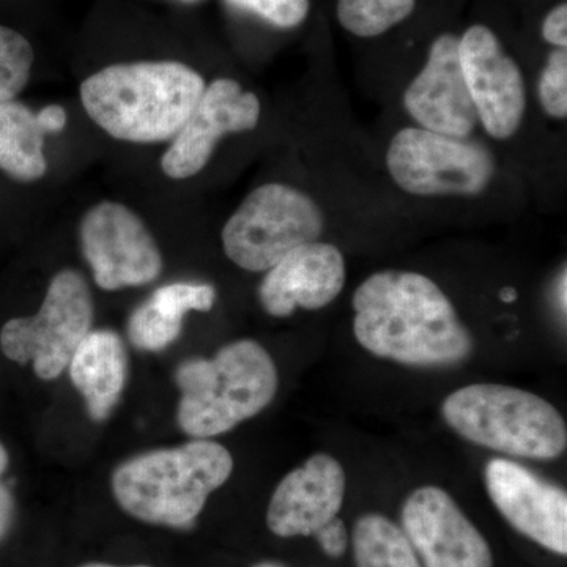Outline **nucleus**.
I'll return each instance as SVG.
<instances>
[{"label": "nucleus", "mask_w": 567, "mask_h": 567, "mask_svg": "<svg viewBox=\"0 0 567 567\" xmlns=\"http://www.w3.org/2000/svg\"><path fill=\"white\" fill-rule=\"evenodd\" d=\"M37 118L47 134L61 133L69 123V114L61 104H48L43 110L37 112Z\"/></svg>", "instance_id": "cd10ccee"}, {"label": "nucleus", "mask_w": 567, "mask_h": 567, "mask_svg": "<svg viewBox=\"0 0 567 567\" xmlns=\"http://www.w3.org/2000/svg\"><path fill=\"white\" fill-rule=\"evenodd\" d=\"M539 100L547 115L567 117V51L558 48L548 55L546 69L540 74Z\"/></svg>", "instance_id": "b1692460"}, {"label": "nucleus", "mask_w": 567, "mask_h": 567, "mask_svg": "<svg viewBox=\"0 0 567 567\" xmlns=\"http://www.w3.org/2000/svg\"><path fill=\"white\" fill-rule=\"evenodd\" d=\"M9 466H10L9 451H7L6 445H3L2 442H0V481L3 480V475H6L7 470H9Z\"/></svg>", "instance_id": "7c9ffc66"}, {"label": "nucleus", "mask_w": 567, "mask_h": 567, "mask_svg": "<svg viewBox=\"0 0 567 567\" xmlns=\"http://www.w3.org/2000/svg\"><path fill=\"white\" fill-rule=\"evenodd\" d=\"M323 227L322 208L312 197L293 186L267 183L249 193L227 219L223 248L235 265L260 274L293 249L319 240Z\"/></svg>", "instance_id": "423d86ee"}, {"label": "nucleus", "mask_w": 567, "mask_h": 567, "mask_svg": "<svg viewBox=\"0 0 567 567\" xmlns=\"http://www.w3.org/2000/svg\"><path fill=\"white\" fill-rule=\"evenodd\" d=\"M352 546L357 567H421L404 529L382 514L354 522Z\"/></svg>", "instance_id": "6ab92c4d"}, {"label": "nucleus", "mask_w": 567, "mask_h": 567, "mask_svg": "<svg viewBox=\"0 0 567 567\" xmlns=\"http://www.w3.org/2000/svg\"><path fill=\"white\" fill-rule=\"evenodd\" d=\"M80 567H152V566H144V565H136V566H112V565H106V563H87V565H82Z\"/></svg>", "instance_id": "473e14b6"}, {"label": "nucleus", "mask_w": 567, "mask_h": 567, "mask_svg": "<svg viewBox=\"0 0 567 567\" xmlns=\"http://www.w3.org/2000/svg\"><path fill=\"white\" fill-rule=\"evenodd\" d=\"M566 281H567V278H566V268H565V270H563V275L559 276L558 290H557L558 303H559V306H561L563 312H565V315H566V308H567V303H566Z\"/></svg>", "instance_id": "c756f323"}, {"label": "nucleus", "mask_w": 567, "mask_h": 567, "mask_svg": "<svg viewBox=\"0 0 567 567\" xmlns=\"http://www.w3.org/2000/svg\"><path fill=\"white\" fill-rule=\"evenodd\" d=\"M353 333L375 357L416 368H450L473 352V338L450 298L427 276L386 270L353 293Z\"/></svg>", "instance_id": "f257e3e1"}, {"label": "nucleus", "mask_w": 567, "mask_h": 567, "mask_svg": "<svg viewBox=\"0 0 567 567\" xmlns=\"http://www.w3.org/2000/svg\"><path fill=\"white\" fill-rule=\"evenodd\" d=\"M233 472L227 447L210 439H193L126 458L112 472L111 488L128 516L159 527L188 528Z\"/></svg>", "instance_id": "7ed1b4c3"}, {"label": "nucleus", "mask_w": 567, "mask_h": 567, "mask_svg": "<svg viewBox=\"0 0 567 567\" xmlns=\"http://www.w3.org/2000/svg\"><path fill=\"white\" fill-rule=\"evenodd\" d=\"M148 301L156 311L183 322L188 312L212 311L216 301V290L210 284L174 282L156 289Z\"/></svg>", "instance_id": "5701e85b"}, {"label": "nucleus", "mask_w": 567, "mask_h": 567, "mask_svg": "<svg viewBox=\"0 0 567 567\" xmlns=\"http://www.w3.org/2000/svg\"><path fill=\"white\" fill-rule=\"evenodd\" d=\"M346 284V260L334 245L323 241L300 246L267 271L259 301L268 316H292L295 309L317 311L333 303Z\"/></svg>", "instance_id": "dca6fc26"}, {"label": "nucleus", "mask_w": 567, "mask_h": 567, "mask_svg": "<svg viewBox=\"0 0 567 567\" xmlns=\"http://www.w3.org/2000/svg\"><path fill=\"white\" fill-rule=\"evenodd\" d=\"M405 110L421 128L468 140L477 114L458 59V39L445 33L432 43L427 62L404 95Z\"/></svg>", "instance_id": "4468645a"}, {"label": "nucleus", "mask_w": 567, "mask_h": 567, "mask_svg": "<svg viewBox=\"0 0 567 567\" xmlns=\"http://www.w3.org/2000/svg\"><path fill=\"white\" fill-rule=\"evenodd\" d=\"M315 536L323 554L330 558H341L349 547V533L344 522L338 517L331 518L322 528L317 529Z\"/></svg>", "instance_id": "a878e982"}, {"label": "nucleus", "mask_w": 567, "mask_h": 567, "mask_svg": "<svg viewBox=\"0 0 567 567\" xmlns=\"http://www.w3.org/2000/svg\"><path fill=\"white\" fill-rule=\"evenodd\" d=\"M224 2L234 9L257 14L281 29L297 28L309 13V0H224Z\"/></svg>", "instance_id": "393cba45"}, {"label": "nucleus", "mask_w": 567, "mask_h": 567, "mask_svg": "<svg viewBox=\"0 0 567 567\" xmlns=\"http://www.w3.org/2000/svg\"><path fill=\"white\" fill-rule=\"evenodd\" d=\"M14 514H17L14 496L2 480L0 481V543L9 536L13 527Z\"/></svg>", "instance_id": "c85d7f7f"}, {"label": "nucleus", "mask_w": 567, "mask_h": 567, "mask_svg": "<svg viewBox=\"0 0 567 567\" xmlns=\"http://www.w3.org/2000/svg\"><path fill=\"white\" fill-rule=\"evenodd\" d=\"M347 477L333 456L317 453L284 476L271 495L267 525L278 537L315 536L344 505Z\"/></svg>", "instance_id": "2eb2a0df"}, {"label": "nucleus", "mask_w": 567, "mask_h": 567, "mask_svg": "<svg viewBox=\"0 0 567 567\" xmlns=\"http://www.w3.org/2000/svg\"><path fill=\"white\" fill-rule=\"evenodd\" d=\"M386 167L413 196H476L495 175L494 156L483 145L413 126L391 141Z\"/></svg>", "instance_id": "6e6552de"}, {"label": "nucleus", "mask_w": 567, "mask_h": 567, "mask_svg": "<svg viewBox=\"0 0 567 567\" xmlns=\"http://www.w3.org/2000/svg\"><path fill=\"white\" fill-rule=\"evenodd\" d=\"M499 298H502V301H505V303H514V301L517 300L516 289H513V287H506V289H503L502 292H499Z\"/></svg>", "instance_id": "2f4dec72"}, {"label": "nucleus", "mask_w": 567, "mask_h": 567, "mask_svg": "<svg viewBox=\"0 0 567 567\" xmlns=\"http://www.w3.org/2000/svg\"><path fill=\"white\" fill-rule=\"evenodd\" d=\"M260 110L256 93L244 91L240 82L230 78H218L205 85L188 121L162 156L164 175L186 181L199 174L226 134L256 128Z\"/></svg>", "instance_id": "9b49d317"}, {"label": "nucleus", "mask_w": 567, "mask_h": 567, "mask_svg": "<svg viewBox=\"0 0 567 567\" xmlns=\"http://www.w3.org/2000/svg\"><path fill=\"white\" fill-rule=\"evenodd\" d=\"M181 390L177 424L192 439H213L262 413L278 393L271 354L252 339H240L213 358H189L175 369Z\"/></svg>", "instance_id": "20e7f679"}, {"label": "nucleus", "mask_w": 567, "mask_h": 567, "mask_svg": "<svg viewBox=\"0 0 567 567\" xmlns=\"http://www.w3.org/2000/svg\"><path fill=\"white\" fill-rule=\"evenodd\" d=\"M484 477L488 496L511 527L547 550L567 554V495L563 488L507 458H492Z\"/></svg>", "instance_id": "ddd939ff"}, {"label": "nucleus", "mask_w": 567, "mask_h": 567, "mask_svg": "<svg viewBox=\"0 0 567 567\" xmlns=\"http://www.w3.org/2000/svg\"><path fill=\"white\" fill-rule=\"evenodd\" d=\"M44 137L35 111L17 100L0 104V171L7 177L33 183L47 175Z\"/></svg>", "instance_id": "a211bd4d"}, {"label": "nucleus", "mask_w": 567, "mask_h": 567, "mask_svg": "<svg viewBox=\"0 0 567 567\" xmlns=\"http://www.w3.org/2000/svg\"><path fill=\"white\" fill-rule=\"evenodd\" d=\"M35 52L31 41L0 25V104L13 102L31 81Z\"/></svg>", "instance_id": "412c9836"}, {"label": "nucleus", "mask_w": 567, "mask_h": 567, "mask_svg": "<svg viewBox=\"0 0 567 567\" xmlns=\"http://www.w3.org/2000/svg\"><path fill=\"white\" fill-rule=\"evenodd\" d=\"M544 40L557 48L567 47V6L555 7L547 14L543 25Z\"/></svg>", "instance_id": "bb28decb"}, {"label": "nucleus", "mask_w": 567, "mask_h": 567, "mask_svg": "<svg viewBox=\"0 0 567 567\" xmlns=\"http://www.w3.org/2000/svg\"><path fill=\"white\" fill-rule=\"evenodd\" d=\"M185 2H194V0H185Z\"/></svg>", "instance_id": "f704fd0d"}, {"label": "nucleus", "mask_w": 567, "mask_h": 567, "mask_svg": "<svg viewBox=\"0 0 567 567\" xmlns=\"http://www.w3.org/2000/svg\"><path fill=\"white\" fill-rule=\"evenodd\" d=\"M447 425L477 446L507 456L551 461L565 453V417L546 399L495 383H476L447 395Z\"/></svg>", "instance_id": "39448f33"}, {"label": "nucleus", "mask_w": 567, "mask_h": 567, "mask_svg": "<svg viewBox=\"0 0 567 567\" xmlns=\"http://www.w3.org/2000/svg\"><path fill=\"white\" fill-rule=\"evenodd\" d=\"M458 59L477 122L494 140L505 141L520 128L527 110L522 71L486 25H473L458 40Z\"/></svg>", "instance_id": "9d476101"}, {"label": "nucleus", "mask_w": 567, "mask_h": 567, "mask_svg": "<svg viewBox=\"0 0 567 567\" xmlns=\"http://www.w3.org/2000/svg\"><path fill=\"white\" fill-rule=\"evenodd\" d=\"M416 0H339L338 20L353 35L379 37L415 10Z\"/></svg>", "instance_id": "aec40b11"}, {"label": "nucleus", "mask_w": 567, "mask_h": 567, "mask_svg": "<svg viewBox=\"0 0 567 567\" xmlns=\"http://www.w3.org/2000/svg\"><path fill=\"white\" fill-rule=\"evenodd\" d=\"M93 295L87 279L73 268L52 276L39 312L14 317L0 328V350L11 363L32 364L44 382L59 379L91 333Z\"/></svg>", "instance_id": "0eeeda50"}, {"label": "nucleus", "mask_w": 567, "mask_h": 567, "mask_svg": "<svg viewBox=\"0 0 567 567\" xmlns=\"http://www.w3.org/2000/svg\"><path fill=\"white\" fill-rule=\"evenodd\" d=\"M183 322L156 311L151 301L134 309L126 324L130 342L137 350L158 353L173 346L182 334Z\"/></svg>", "instance_id": "4be33fe9"}, {"label": "nucleus", "mask_w": 567, "mask_h": 567, "mask_svg": "<svg viewBox=\"0 0 567 567\" xmlns=\"http://www.w3.org/2000/svg\"><path fill=\"white\" fill-rule=\"evenodd\" d=\"M401 522L424 567H494L486 537L443 488L412 492L402 506Z\"/></svg>", "instance_id": "f8f14e48"}, {"label": "nucleus", "mask_w": 567, "mask_h": 567, "mask_svg": "<svg viewBox=\"0 0 567 567\" xmlns=\"http://www.w3.org/2000/svg\"><path fill=\"white\" fill-rule=\"evenodd\" d=\"M69 371L89 416L103 423L121 402L128 382L125 342L115 331L92 330L71 357Z\"/></svg>", "instance_id": "f3484780"}, {"label": "nucleus", "mask_w": 567, "mask_h": 567, "mask_svg": "<svg viewBox=\"0 0 567 567\" xmlns=\"http://www.w3.org/2000/svg\"><path fill=\"white\" fill-rule=\"evenodd\" d=\"M252 567H287L281 565V563L278 561H260L257 563V565H254Z\"/></svg>", "instance_id": "72a5a7b5"}, {"label": "nucleus", "mask_w": 567, "mask_h": 567, "mask_svg": "<svg viewBox=\"0 0 567 567\" xmlns=\"http://www.w3.org/2000/svg\"><path fill=\"white\" fill-rule=\"evenodd\" d=\"M204 78L175 61L115 63L82 82L81 103L103 132L133 144L173 141L205 91Z\"/></svg>", "instance_id": "f03ea898"}, {"label": "nucleus", "mask_w": 567, "mask_h": 567, "mask_svg": "<svg viewBox=\"0 0 567 567\" xmlns=\"http://www.w3.org/2000/svg\"><path fill=\"white\" fill-rule=\"evenodd\" d=\"M80 246L103 290L147 286L163 274L162 249L144 219L121 203L103 200L84 213Z\"/></svg>", "instance_id": "1a4fd4ad"}]
</instances>
